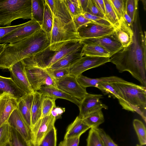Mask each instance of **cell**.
Masks as SVG:
<instances>
[{"label": "cell", "mask_w": 146, "mask_h": 146, "mask_svg": "<svg viewBox=\"0 0 146 146\" xmlns=\"http://www.w3.org/2000/svg\"><path fill=\"white\" fill-rule=\"evenodd\" d=\"M137 18L133 23V41L110 57V62L115 65L120 73L129 72L146 86V34L143 31Z\"/></svg>", "instance_id": "obj_1"}, {"label": "cell", "mask_w": 146, "mask_h": 146, "mask_svg": "<svg viewBox=\"0 0 146 146\" xmlns=\"http://www.w3.org/2000/svg\"><path fill=\"white\" fill-rule=\"evenodd\" d=\"M50 44V36L41 29L21 40L7 44L0 55V68L8 69L19 61L42 51Z\"/></svg>", "instance_id": "obj_2"}, {"label": "cell", "mask_w": 146, "mask_h": 146, "mask_svg": "<svg viewBox=\"0 0 146 146\" xmlns=\"http://www.w3.org/2000/svg\"><path fill=\"white\" fill-rule=\"evenodd\" d=\"M119 97L118 100L122 108L135 112L146 122V87L125 80L111 82Z\"/></svg>", "instance_id": "obj_3"}, {"label": "cell", "mask_w": 146, "mask_h": 146, "mask_svg": "<svg viewBox=\"0 0 146 146\" xmlns=\"http://www.w3.org/2000/svg\"><path fill=\"white\" fill-rule=\"evenodd\" d=\"M83 46L82 40H72L50 44L42 51L23 60L25 65L45 69Z\"/></svg>", "instance_id": "obj_4"}, {"label": "cell", "mask_w": 146, "mask_h": 146, "mask_svg": "<svg viewBox=\"0 0 146 146\" xmlns=\"http://www.w3.org/2000/svg\"><path fill=\"white\" fill-rule=\"evenodd\" d=\"M32 0H0V26L19 19H32Z\"/></svg>", "instance_id": "obj_5"}, {"label": "cell", "mask_w": 146, "mask_h": 146, "mask_svg": "<svg viewBox=\"0 0 146 146\" xmlns=\"http://www.w3.org/2000/svg\"><path fill=\"white\" fill-rule=\"evenodd\" d=\"M25 65L27 75L34 92L38 91L43 86L57 88L55 81L51 77L46 69L36 66Z\"/></svg>", "instance_id": "obj_6"}, {"label": "cell", "mask_w": 146, "mask_h": 146, "mask_svg": "<svg viewBox=\"0 0 146 146\" xmlns=\"http://www.w3.org/2000/svg\"><path fill=\"white\" fill-rule=\"evenodd\" d=\"M41 29V26L32 19L21 27L11 31L0 40V43H12L28 37Z\"/></svg>", "instance_id": "obj_7"}, {"label": "cell", "mask_w": 146, "mask_h": 146, "mask_svg": "<svg viewBox=\"0 0 146 146\" xmlns=\"http://www.w3.org/2000/svg\"><path fill=\"white\" fill-rule=\"evenodd\" d=\"M110 62L109 57L84 56L69 68L70 74L76 77L87 70Z\"/></svg>", "instance_id": "obj_8"}, {"label": "cell", "mask_w": 146, "mask_h": 146, "mask_svg": "<svg viewBox=\"0 0 146 146\" xmlns=\"http://www.w3.org/2000/svg\"><path fill=\"white\" fill-rule=\"evenodd\" d=\"M56 82L58 88L80 101L88 93L86 88L79 83L76 77L70 74L59 79Z\"/></svg>", "instance_id": "obj_9"}, {"label": "cell", "mask_w": 146, "mask_h": 146, "mask_svg": "<svg viewBox=\"0 0 146 146\" xmlns=\"http://www.w3.org/2000/svg\"><path fill=\"white\" fill-rule=\"evenodd\" d=\"M115 29L113 25L106 26L92 22L80 27L77 30V33L82 40L111 35L115 32Z\"/></svg>", "instance_id": "obj_10"}, {"label": "cell", "mask_w": 146, "mask_h": 146, "mask_svg": "<svg viewBox=\"0 0 146 146\" xmlns=\"http://www.w3.org/2000/svg\"><path fill=\"white\" fill-rule=\"evenodd\" d=\"M103 98L101 94L88 93L80 101L78 107L80 110L79 118L82 119L89 114L104 108L107 109L108 106L100 100Z\"/></svg>", "instance_id": "obj_11"}, {"label": "cell", "mask_w": 146, "mask_h": 146, "mask_svg": "<svg viewBox=\"0 0 146 146\" xmlns=\"http://www.w3.org/2000/svg\"><path fill=\"white\" fill-rule=\"evenodd\" d=\"M8 69L10 72L11 78L26 94L34 92L28 80L25 65L23 60L15 63Z\"/></svg>", "instance_id": "obj_12"}, {"label": "cell", "mask_w": 146, "mask_h": 146, "mask_svg": "<svg viewBox=\"0 0 146 146\" xmlns=\"http://www.w3.org/2000/svg\"><path fill=\"white\" fill-rule=\"evenodd\" d=\"M56 119L51 114L40 118L31 129L32 140L35 146H38L43 139L54 126Z\"/></svg>", "instance_id": "obj_13"}, {"label": "cell", "mask_w": 146, "mask_h": 146, "mask_svg": "<svg viewBox=\"0 0 146 146\" xmlns=\"http://www.w3.org/2000/svg\"><path fill=\"white\" fill-rule=\"evenodd\" d=\"M54 17H56L66 29L77 33L73 21V17L66 5L65 0H54Z\"/></svg>", "instance_id": "obj_14"}, {"label": "cell", "mask_w": 146, "mask_h": 146, "mask_svg": "<svg viewBox=\"0 0 146 146\" xmlns=\"http://www.w3.org/2000/svg\"><path fill=\"white\" fill-rule=\"evenodd\" d=\"M82 42L83 44H92L99 45L107 50L110 53L111 56L123 48L115 32L111 35L100 37L82 40Z\"/></svg>", "instance_id": "obj_15"}, {"label": "cell", "mask_w": 146, "mask_h": 146, "mask_svg": "<svg viewBox=\"0 0 146 146\" xmlns=\"http://www.w3.org/2000/svg\"><path fill=\"white\" fill-rule=\"evenodd\" d=\"M53 24L50 35V44L72 40H82L77 33L65 29L58 19L54 17Z\"/></svg>", "instance_id": "obj_16"}, {"label": "cell", "mask_w": 146, "mask_h": 146, "mask_svg": "<svg viewBox=\"0 0 146 146\" xmlns=\"http://www.w3.org/2000/svg\"><path fill=\"white\" fill-rule=\"evenodd\" d=\"M17 103L18 100L9 93L0 95V127L8 122L12 112L17 108Z\"/></svg>", "instance_id": "obj_17"}, {"label": "cell", "mask_w": 146, "mask_h": 146, "mask_svg": "<svg viewBox=\"0 0 146 146\" xmlns=\"http://www.w3.org/2000/svg\"><path fill=\"white\" fill-rule=\"evenodd\" d=\"M8 122L27 141L29 142L32 140L31 129L17 108L12 112Z\"/></svg>", "instance_id": "obj_18"}, {"label": "cell", "mask_w": 146, "mask_h": 146, "mask_svg": "<svg viewBox=\"0 0 146 146\" xmlns=\"http://www.w3.org/2000/svg\"><path fill=\"white\" fill-rule=\"evenodd\" d=\"M33 93L25 95L18 99L17 107V109L31 129V110Z\"/></svg>", "instance_id": "obj_19"}, {"label": "cell", "mask_w": 146, "mask_h": 146, "mask_svg": "<svg viewBox=\"0 0 146 146\" xmlns=\"http://www.w3.org/2000/svg\"><path fill=\"white\" fill-rule=\"evenodd\" d=\"M115 33L123 48L127 47L131 44L133 41V31L123 19L119 21L118 26L116 27Z\"/></svg>", "instance_id": "obj_20"}, {"label": "cell", "mask_w": 146, "mask_h": 146, "mask_svg": "<svg viewBox=\"0 0 146 146\" xmlns=\"http://www.w3.org/2000/svg\"><path fill=\"white\" fill-rule=\"evenodd\" d=\"M43 95L56 100L58 98L67 100L79 107L80 101L62 90L53 86H43L37 91Z\"/></svg>", "instance_id": "obj_21"}, {"label": "cell", "mask_w": 146, "mask_h": 146, "mask_svg": "<svg viewBox=\"0 0 146 146\" xmlns=\"http://www.w3.org/2000/svg\"><path fill=\"white\" fill-rule=\"evenodd\" d=\"M4 92L11 94L18 100L26 95L11 77L7 78L0 75V95Z\"/></svg>", "instance_id": "obj_22"}, {"label": "cell", "mask_w": 146, "mask_h": 146, "mask_svg": "<svg viewBox=\"0 0 146 146\" xmlns=\"http://www.w3.org/2000/svg\"><path fill=\"white\" fill-rule=\"evenodd\" d=\"M82 48L81 47L68 54L48 68L52 69L69 68L83 56L81 54Z\"/></svg>", "instance_id": "obj_23"}, {"label": "cell", "mask_w": 146, "mask_h": 146, "mask_svg": "<svg viewBox=\"0 0 146 146\" xmlns=\"http://www.w3.org/2000/svg\"><path fill=\"white\" fill-rule=\"evenodd\" d=\"M76 78L80 85L85 88L89 87H96L97 84L102 82H120L124 80L122 78L116 76L92 78L87 77L82 74L77 76Z\"/></svg>", "instance_id": "obj_24"}, {"label": "cell", "mask_w": 146, "mask_h": 146, "mask_svg": "<svg viewBox=\"0 0 146 146\" xmlns=\"http://www.w3.org/2000/svg\"><path fill=\"white\" fill-rule=\"evenodd\" d=\"M90 128L86 125L82 119L77 116L74 120L68 126L64 139L80 136Z\"/></svg>", "instance_id": "obj_25"}, {"label": "cell", "mask_w": 146, "mask_h": 146, "mask_svg": "<svg viewBox=\"0 0 146 146\" xmlns=\"http://www.w3.org/2000/svg\"><path fill=\"white\" fill-rule=\"evenodd\" d=\"M31 110L32 128L41 118L42 104L44 95L38 92H34Z\"/></svg>", "instance_id": "obj_26"}, {"label": "cell", "mask_w": 146, "mask_h": 146, "mask_svg": "<svg viewBox=\"0 0 146 146\" xmlns=\"http://www.w3.org/2000/svg\"><path fill=\"white\" fill-rule=\"evenodd\" d=\"M81 54L83 56L109 57L110 53L104 47L98 44H83Z\"/></svg>", "instance_id": "obj_27"}, {"label": "cell", "mask_w": 146, "mask_h": 146, "mask_svg": "<svg viewBox=\"0 0 146 146\" xmlns=\"http://www.w3.org/2000/svg\"><path fill=\"white\" fill-rule=\"evenodd\" d=\"M82 119L90 128L94 129L98 127L105 121L102 110L90 113Z\"/></svg>", "instance_id": "obj_28"}, {"label": "cell", "mask_w": 146, "mask_h": 146, "mask_svg": "<svg viewBox=\"0 0 146 146\" xmlns=\"http://www.w3.org/2000/svg\"><path fill=\"white\" fill-rule=\"evenodd\" d=\"M44 3L45 0H32V19L41 26L43 22Z\"/></svg>", "instance_id": "obj_29"}, {"label": "cell", "mask_w": 146, "mask_h": 146, "mask_svg": "<svg viewBox=\"0 0 146 146\" xmlns=\"http://www.w3.org/2000/svg\"><path fill=\"white\" fill-rule=\"evenodd\" d=\"M43 22L41 29L50 36L54 22V16L51 10L45 1Z\"/></svg>", "instance_id": "obj_30"}, {"label": "cell", "mask_w": 146, "mask_h": 146, "mask_svg": "<svg viewBox=\"0 0 146 146\" xmlns=\"http://www.w3.org/2000/svg\"><path fill=\"white\" fill-rule=\"evenodd\" d=\"M105 13V16L106 19L115 27L119 24V21L116 14L113 9L110 0H104Z\"/></svg>", "instance_id": "obj_31"}, {"label": "cell", "mask_w": 146, "mask_h": 146, "mask_svg": "<svg viewBox=\"0 0 146 146\" xmlns=\"http://www.w3.org/2000/svg\"><path fill=\"white\" fill-rule=\"evenodd\" d=\"M134 128L137 135L140 145L141 146L146 144V131L145 125L140 120L134 119L133 121Z\"/></svg>", "instance_id": "obj_32"}, {"label": "cell", "mask_w": 146, "mask_h": 146, "mask_svg": "<svg viewBox=\"0 0 146 146\" xmlns=\"http://www.w3.org/2000/svg\"><path fill=\"white\" fill-rule=\"evenodd\" d=\"M9 142L11 146H29V142L27 141L15 129L11 127Z\"/></svg>", "instance_id": "obj_33"}, {"label": "cell", "mask_w": 146, "mask_h": 146, "mask_svg": "<svg viewBox=\"0 0 146 146\" xmlns=\"http://www.w3.org/2000/svg\"><path fill=\"white\" fill-rule=\"evenodd\" d=\"M56 100L44 95L42 104V115L41 118L51 114L53 108L56 106Z\"/></svg>", "instance_id": "obj_34"}, {"label": "cell", "mask_w": 146, "mask_h": 146, "mask_svg": "<svg viewBox=\"0 0 146 146\" xmlns=\"http://www.w3.org/2000/svg\"><path fill=\"white\" fill-rule=\"evenodd\" d=\"M96 87L99 89L104 94L107 95L118 100L119 96L114 89L111 82H102L97 85Z\"/></svg>", "instance_id": "obj_35"}, {"label": "cell", "mask_w": 146, "mask_h": 146, "mask_svg": "<svg viewBox=\"0 0 146 146\" xmlns=\"http://www.w3.org/2000/svg\"><path fill=\"white\" fill-rule=\"evenodd\" d=\"M56 130L54 127L43 139L38 146H56Z\"/></svg>", "instance_id": "obj_36"}, {"label": "cell", "mask_w": 146, "mask_h": 146, "mask_svg": "<svg viewBox=\"0 0 146 146\" xmlns=\"http://www.w3.org/2000/svg\"><path fill=\"white\" fill-rule=\"evenodd\" d=\"M138 0H126L125 1V10L133 22L137 17Z\"/></svg>", "instance_id": "obj_37"}, {"label": "cell", "mask_w": 146, "mask_h": 146, "mask_svg": "<svg viewBox=\"0 0 146 146\" xmlns=\"http://www.w3.org/2000/svg\"><path fill=\"white\" fill-rule=\"evenodd\" d=\"M86 139L87 146H104L102 140L96 130L91 128Z\"/></svg>", "instance_id": "obj_38"}, {"label": "cell", "mask_w": 146, "mask_h": 146, "mask_svg": "<svg viewBox=\"0 0 146 146\" xmlns=\"http://www.w3.org/2000/svg\"><path fill=\"white\" fill-rule=\"evenodd\" d=\"M11 127L8 122L0 127V146H3L9 141Z\"/></svg>", "instance_id": "obj_39"}, {"label": "cell", "mask_w": 146, "mask_h": 146, "mask_svg": "<svg viewBox=\"0 0 146 146\" xmlns=\"http://www.w3.org/2000/svg\"><path fill=\"white\" fill-rule=\"evenodd\" d=\"M65 1L68 9L73 17L83 13L79 0H65Z\"/></svg>", "instance_id": "obj_40"}, {"label": "cell", "mask_w": 146, "mask_h": 146, "mask_svg": "<svg viewBox=\"0 0 146 146\" xmlns=\"http://www.w3.org/2000/svg\"><path fill=\"white\" fill-rule=\"evenodd\" d=\"M110 1L119 22L121 19H123L125 11V0H110Z\"/></svg>", "instance_id": "obj_41"}, {"label": "cell", "mask_w": 146, "mask_h": 146, "mask_svg": "<svg viewBox=\"0 0 146 146\" xmlns=\"http://www.w3.org/2000/svg\"><path fill=\"white\" fill-rule=\"evenodd\" d=\"M51 77L55 82L59 79L70 74L69 68L52 69H45Z\"/></svg>", "instance_id": "obj_42"}, {"label": "cell", "mask_w": 146, "mask_h": 146, "mask_svg": "<svg viewBox=\"0 0 146 146\" xmlns=\"http://www.w3.org/2000/svg\"><path fill=\"white\" fill-rule=\"evenodd\" d=\"M99 133L104 146H118L102 129L98 127L94 129Z\"/></svg>", "instance_id": "obj_43"}, {"label": "cell", "mask_w": 146, "mask_h": 146, "mask_svg": "<svg viewBox=\"0 0 146 146\" xmlns=\"http://www.w3.org/2000/svg\"><path fill=\"white\" fill-rule=\"evenodd\" d=\"M86 12L107 20L104 15L96 5L93 0H88L87 9Z\"/></svg>", "instance_id": "obj_44"}, {"label": "cell", "mask_w": 146, "mask_h": 146, "mask_svg": "<svg viewBox=\"0 0 146 146\" xmlns=\"http://www.w3.org/2000/svg\"><path fill=\"white\" fill-rule=\"evenodd\" d=\"M87 19L96 24L106 26L112 25L107 20L101 17L92 15L88 13H82Z\"/></svg>", "instance_id": "obj_45"}, {"label": "cell", "mask_w": 146, "mask_h": 146, "mask_svg": "<svg viewBox=\"0 0 146 146\" xmlns=\"http://www.w3.org/2000/svg\"><path fill=\"white\" fill-rule=\"evenodd\" d=\"M73 21L76 31L78 29L82 26L93 22L86 18L82 14L74 16Z\"/></svg>", "instance_id": "obj_46"}, {"label": "cell", "mask_w": 146, "mask_h": 146, "mask_svg": "<svg viewBox=\"0 0 146 146\" xmlns=\"http://www.w3.org/2000/svg\"><path fill=\"white\" fill-rule=\"evenodd\" d=\"M80 136L70 137L64 139L61 141L58 146H78Z\"/></svg>", "instance_id": "obj_47"}, {"label": "cell", "mask_w": 146, "mask_h": 146, "mask_svg": "<svg viewBox=\"0 0 146 146\" xmlns=\"http://www.w3.org/2000/svg\"><path fill=\"white\" fill-rule=\"evenodd\" d=\"M24 24L10 26L0 27V40L9 33L23 26Z\"/></svg>", "instance_id": "obj_48"}, {"label": "cell", "mask_w": 146, "mask_h": 146, "mask_svg": "<svg viewBox=\"0 0 146 146\" xmlns=\"http://www.w3.org/2000/svg\"><path fill=\"white\" fill-rule=\"evenodd\" d=\"M65 111V108L56 106L53 108L51 114L56 120L61 118L62 115Z\"/></svg>", "instance_id": "obj_49"}, {"label": "cell", "mask_w": 146, "mask_h": 146, "mask_svg": "<svg viewBox=\"0 0 146 146\" xmlns=\"http://www.w3.org/2000/svg\"><path fill=\"white\" fill-rule=\"evenodd\" d=\"M93 1L100 11L105 15V9L104 0H93Z\"/></svg>", "instance_id": "obj_50"}, {"label": "cell", "mask_w": 146, "mask_h": 146, "mask_svg": "<svg viewBox=\"0 0 146 146\" xmlns=\"http://www.w3.org/2000/svg\"><path fill=\"white\" fill-rule=\"evenodd\" d=\"M123 19L127 25L132 28L133 22L131 17L126 13L125 10L124 14Z\"/></svg>", "instance_id": "obj_51"}, {"label": "cell", "mask_w": 146, "mask_h": 146, "mask_svg": "<svg viewBox=\"0 0 146 146\" xmlns=\"http://www.w3.org/2000/svg\"><path fill=\"white\" fill-rule=\"evenodd\" d=\"M79 1L83 13L86 12L87 9L88 0H79Z\"/></svg>", "instance_id": "obj_52"}, {"label": "cell", "mask_w": 146, "mask_h": 146, "mask_svg": "<svg viewBox=\"0 0 146 146\" xmlns=\"http://www.w3.org/2000/svg\"><path fill=\"white\" fill-rule=\"evenodd\" d=\"M53 14L54 7V0H45Z\"/></svg>", "instance_id": "obj_53"}, {"label": "cell", "mask_w": 146, "mask_h": 146, "mask_svg": "<svg viewBox=\"0 0 146 146\" xmlns=\"http://www.w3.org/2000/svg\"><path fill=\"white\" fill-rule=\"evenodd\" d=\"M7 44V43L0 44V55L3 51L5 47Z\"/></svg>", "instance_id": "obj_54"}, {"label": "cell", "mask_w": 146, "mask_h": 146, "mask_svg": "<svg viewBox=\"0 0 146 146\" xmlns=\"http://www.w3.org/2000/svg\"><path fill=\"white\" fill-rule=\"evenodd\" d=\"M29 146H35L32 141H29Z\"/></svg>", "instance_id": "obj_55"}, {"label": "cell", "mask_w": 146, "mask_h": 146, "mask_svg": "<svg viewBox=\"0 0 146 146\" xmlns=\"http://www.w3.org/2000/svg\"><path fill=\"white\" fill-rule=\"evenodd\" d=\"M141 1L142 2L144 7V9L145 10L146 9V0H141Z\"/></svg>", "instance_id": "obj_56"}, {"label": "cell", "mask_w": 146, "mask_h": 146, "mask_svg": "<svg viewBox=\"0 0 146 146\" xmlns=\"http://www.w3.org/2000/svg\"><path fill=\"white\" fill-rule=\"evenodd\" d=\"M3 146H11L10 143L9 142Z\"/></svg>", "instance_id": "obj_57"}, {"label": "cell", "mask_w": 146, "mask_h": 146, "mask_svg": "<svg viewBox=\"0 0 146 146\" xmlns=\"http://www.w3.org/2000/svg\"><path fill=\"white\" fill-rule=\"evenodd\" d=\"M136 146H141L140 145H139V144H137L136 145Z\"/></svg>", "instance_id": "obj_58"}]
</instances>
